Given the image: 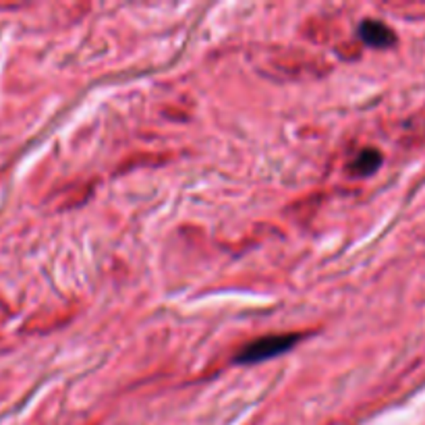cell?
Here are the masks:
<instances>
[{"mask_svg":"<svg viewBox=\"0 0 425 425\" xmlns=\"http://www.w3.org/2000/svg\"><path fill=\"white\" fill-rule=\"evenodd\" d=\"M359 38L373 48H390L397 42V35L390 27L373 19H368L359 26Z\"/></svg>","mask_w":425,"mask_h":425,"instance_id":"7a4b0ae2","label":"cell"},{"mask_svg":"<svg viewBox=\"0 0 425 425\" xmlns=\"http://www.w3.org/2000/svg\"><path fill=\"white\" fill-rule=\"evenodd\" d=\"M303 336L299 334H270V336H262L258 341H253L251 345L243 346L237 361L239 363H258V361H266L276 355H282L287 351H291L292 346L297 345Z\"/></svg>","mask_w":425,"mask_h":425,"instance_id":"6da1fadb","label":"cell"},{"mask_svg":"<svg viewBox=\"0 0 425 425\" xmlns=\"http://www.w3.org/2000/svg\"><path fill=\"white\" fill-rule=\"evenodd\" d=\"M380 164H382V154L377 150H373V148H368V150H363V152H359L355 156V160L348 166V170L355 177H370L380 168Z\"/></svg>","mask_w":425,"mask_h":425,"instance_id":"3957f363","label":"cell"}]
</instances>
